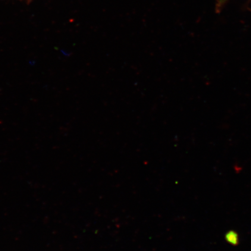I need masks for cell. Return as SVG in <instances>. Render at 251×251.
I'll return each instance as SVG.
<instances>
[{
	"mask_svg": "<svg viewBox=\"0 0 251 251\" xmlns=\"http://www.w3.org/2000/svg\"><path fill=\"white\" fill-rule=\"evenodd\" d=\"M226 240L232 246H237L239 243L238 234L234 231H228L225 235Z\"/></svg>",
	"mask_w": 251,
	"mask_h": 251,
	"instance_id": "cell-1",
	"label": "cell"
},
{
	"mask_svg": "<svg viewBox=\"0 0 251 251\" xmlns=\"http://www.w3.org/2000/svg\"><path fill=\"white\" fill-rule=\"evenodd\" d=\"M227 1V0H219L218 4V8L219 9L220 8L222 7L223 5H224L225 3Z\"/></svg>",
	"mask_w": 251,
	"mask_h": 251,
	"instance_id": "cell-2",
	"label": "cell"
}]
</instances>
